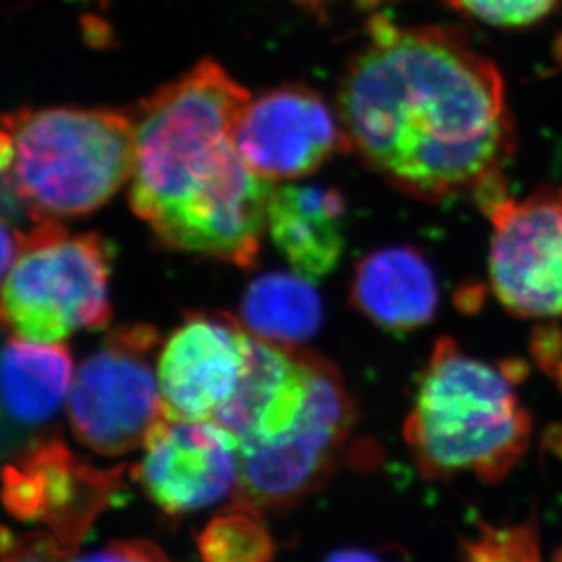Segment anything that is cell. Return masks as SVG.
<instances>
[{
	"label": "cell",
	"instance_id": "cell-1",
	"mask_svg": "<svg viewBox=\"0 0 562 562\" xmlns=\"http://www.w3.org/2000/svg\"><path fill=\"white\" fill-rule=\"evenodd\" d=\"M351 146L393 188L419 201L472 195L515 151L499 69L442 27L370 22V43L340 86Z\"/></svg>",
	"mask_w": 562,
	"mask_h": 562
},
{
	"label": "cell",
	"instance_id": "cell-2",
	"mask_svg": "<svg viewBox=\"0 0 562 562\" xmlns=\"http://www.w3.org/2000/svg\"><path fill=\"white\" fill-rule=\"evenodd\" d=\"M250 99L226 69L201 60L133 115L130 206L166 248L255 265L276 187L235 148Z\"/></svg>",
	"mask_w": 562,
	"mask_h": 562
},
{
	"label": "cell",
	"instance_id": "cell-3",
	"mask_svg": "<svg viewBox=\"0 0 562 562\" xmlns=\"http://www.w3.org/2000/svg\"><path fill=\"white\" fill-rule=\"evenodd\" d=\"M515 373L439 339L420 373L404 439L420 473L508 477L531 440V417L515 392Z\"/></svg>",
	"mask_w": 562,
	"mask_h": 562
},
{
	"label": "cell",
	"instance_id": "cell-4",
	"mask_svg": "<svg viewBox=\"0 0 562 562\" xmlns=\"http://www.w3.org/2000/svg\"><path fill=\"white\" fill-rule=\"evenodd\" d=\"M133 115L85 108H43L5 115L4 207L33 224L82 217L132 179Z\"/></svg>",
	"mask_w": 562,
	"mask_h": 562
},
{
	"label": "cell",
	"instance_id": "cell-5",
	"mask_svg": "<svg viewBox=\"0 0 562 562\" xmlns=\"http://www.w3.org/2000/svg\"><path fill=\"white\" fill-rule=\"evenodd\" d=\"M2 277V323L21 339L63 345L112 318L110 254L97 234L37 224L24 232L22 254Z\"/></svg>",
	"mask_w": 562,
	"mask_h": 562
},
{
	"label": "cell",
	"instance_id": "cell-6",
	"mask_svg": "<svg viewBox=\"0 0 562 562\" xmlns=\"http://www.w3.org/2000/svg\"><path fill=\"white\" fill-rule=\"evenodd\" d=\"M312 381L303 414L281 437L240 448L237 503L260 509L292 508L334 473L356 423L351 401L337 368L310 351Z\"/></svg>",
	"mask_w": 562,
	"mask_h": 562
},
{
	"label": "cell",
	"instance_id": "cell-7",
	"mask_svg": "<svg viewBox=\"0 0 562 562\" xmlns=\"http://www.w3.org/2000/svg\"><path fill=\"white\" fill-rule=\"evenodd\" d=\"M159 331L135 324L108 335L80 362L69 387L66 414L75 439L99 456H126L162 417L154 356Z\"/></svg>",
	"mask_w": 562,
	"mask_h": 562
},
{
	"label": "cell",
	"instance_id": "cell-8",
	"mask_svg": "<svg viewBox=\"0 0 562 562\" xmlns=\"http://www.w3.org/2000/svg\"><path fill=\"white\" fill-rule=\"evenodd\" d=\"M492 223L490 281L517 317H562V187L526 199L503 196L484 210Z\"/></svg>",
	"mask_w": 562,
	"mask_h": 562
},
{
	"label": "cell",
	"instance_id": "cell-9",
	"mask_svg": "<svg viewBox=\"0 0 562 562\" xmlns=\"http://www.w3.org/2000/svg\"><path fill=\"white\" fill-rule=\"evenodd\" d=\"M123 490V467H91L55 437L15 453L2 479V501L11 517L43 522L71 553Z\"/></svg>",
	"mask_w": 562,
	"mask_h": 562
},
{
	"label": "cell",
	"instance_id": "cell-10",
	"mask_svg": "<svg viewBox=\"0 0 562 562\" xmlns=\"http://www.w3.org/2000/svg\"><path fill=\"white\" fill-rule=\"evenodd\" d=\"M132 472L165 514H193L237 494L240 442L215 420L162 415L144 439L143 459Z\"/></svg>",
	"mask_w": 562,
	"mask_h": 562
},
{
	"label": "cell",
	"instance_id": "cell-11",
	"mask_svg": "<svg viewBox=\"0 0 562 562\" xmlns=\"http://www.w3.org/2000/svg\"><path fill=\"white\" fill-rule=\"evenodd\" d=\"M234 143L246 165L270 181L310 176L351 146L340 117L303 86L250 99L235 126Z\"/></svg>",
	"mask_w": 562,
	"mask_h": 562
},
{
	"label": "cell",
	"instance_id": "cell-12",
	"mask_svg": "<svg viewBox=\"0 0 562 562\" xmlns=\"http://www.w3.org/2000/svg\"><path fill=\"white\" fill-rule=\"evenodd\" d=\"M250 334L224 313L190 315L168 337L157 362L162 415L213 420L234 397L248 357Z\"/></svg>",
	"mask_w": 562,
	"mask_h": 562
},
{
	"label": "cell",
	"instance_id": "cell-13",
	"mask_svg": "<svg viewBox=\"0 0 562 562\" xmlns=\"http://www.w3.org/2000/svg\"><path fill=\"white\" fill-rule=\"evenodd\" d=\"M310 381L308 350L250 335L239 386L213 420L232 431L240 448L271 442L297 423L308 401Z\"/></svg>",
	"mask_w": 562,
	"mask_h": 562
},
{
	"label": "cell",
	"instance_id": "cell-14",
	"mask_svg": "<svg viewBox=\"0 0 562 562\" xmlns=\"http://www.w3.org/2000/svg\"><path fill=\"white\" fill-rule=\"evenodd\" d=\"M350 303L387 334H412L436 317V271L412 246L372 251L357 262Z\"/></svg>",
	"mask_w": 562,
	"mask_h": 562
},
{
	"label": "cell",
	"instance_id": "cell-15",
	"mask_svg": "<svg viewBox=\"0 0 562 562\" xmlns=\"http://www.w3.org/2000/svg\"><path fill=\"white\" fill-rule=\"evenodd\" d=\"M345 201L335 190L277 187L268 207V229L297 276L321 281L345 250Z\"/></svg>",
	"mask_w": 562,
	"mask_h": 562
},
{
	"label": "cell",
	"instance_id": "cell-16",
	"mask_svg": "<svg viewBox=\"0 0 562 562\" xmlns=\"http://www.w3.org/2000/svg\"><path fill=\"white\" fill-rule=\"evenodd\" d=\"M74 361L64 345H43L11 337L2 353L4 440L16 434H43L68 403Z\"/></svg>",
	"mask_w": 562,
	"mask_h": 562
},
{
	"label": "cell",
	"instance_id": "cell-17",
	"mask_svg": "<svg viewBox=\"0 0 562 562\" xmlns=\"http://www.w3.org/2000/svg\"><path fill=\"white\" fill-rule=\"evenodd\" d=\"M240 324L248 334L281 346H301L317 334L323 303L312 281L271 271L251 282L240 303Z\"/></svg>",
	"mask_w": 562,
	"mask_h": 562
},
{
	"label": "cell",
	"instance_id": "cell-18",
	"mask_svg": "<svg viewBox=\"0 0 562 562\" xmlns=\"http://www.w3.org/2000/svg\"><path fill=\"white\" fill-rule=\"evenodd\" d=\"M196 548L202 562H273L276 555L262 512L237 501L204 526Z\"/></svg>",
	"mask_w": 562,
	"mask_h": 562
},
{
	"label": "cell",
	"instance_id": "cell-19",
	"mask_svg": "<svg viewBox=\"0 0 562 562\" xmlns=\"http://www.w3.org/2000/svg\"><path fill=\"white\" fill-rule=\"evenodd\" d=\"M457 10L499 27H525L558 10L561 0H450Z\"/></svg>",
	"mask_w": 562,
	"mask_h": 562
},
{
	"label": "cell",
	"instance_id": "cell-20",
	"mask_svg": "<svg viewBox=\"0 0 562 562\" xmlns=\"http://www.w3.org/2000/svg\"><path fill=\"white\" fill-rule=\"evenodd\" d=\"M74 558L49 531L19 537L8 528L2 531V562H71Z\"/></svg>",
	"mask_w": 562,
	"mask_h": 562
},
{
	"label": "cell",
	"instance_id": "cell-21",
	"mask_svg": "<svg viewBox=\"0 0 562 562\" xmlns=\"http://www.w3.org/2000/svg\"><path fill=\"white\" fill-rule=\"evenodd\" d=\"M71 562H170L155 542L144 539L113 541L101 550L79 555Z\"/></svg>",
	"mask_w": 562,
	"mask_h": 562
},
{
	"label": "cell",
	"instance_id": "cell-22",
	"mask_svg": "<svg viewBox=\"0 0 562 562\" xmlns=\"http://www.w3.org/2000/svg\"><path fill=\"white\" fill-rule=\"evenodd\" d=\"M324 562H382L381 559L376 558L375 553L367 552V550H339L334 552Z\"/></svg>",
	"mask_w": 562,
	"mask_h": 562
},
{
	"label": "cell",
	"instance_id": "cell-23",
	"mask_svg": "<svg viewBox=\"0 0 562 562\" xmlns=\"http://www.w3.org/2000/svg\"><path fill=\"white\" fill-rule=\"evenodd\" d=\"M387 562H408V561H406V559H404V558H397V559H392V561H387Z\"/></svg>",
	"mask_w": 562,
	"mask_h": 562
}]
</instances>
